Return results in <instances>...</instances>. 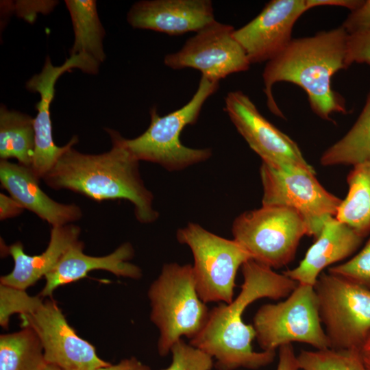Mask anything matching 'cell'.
<instances>
[{"mask_svg":"<svg viewBox=\"0 0 370 370\" xmlns=\"http://www.w3.org/2000/svg\"><path fill=\"white\" fill-rule=\"evenodd\" d=\"M241 268L243 282L238 295L231 303L221 304L210 310L204 328L190 342L214 358L219 370L257 369L273 361L275 351L253 349L255 330L252 325L245 323L243 314L254 301L287 297L298 285L284 273H278L253 259Z\"/></svg>","mask_w":370,"mask_h":370,"instance_id":"obj_1","label":"cell"},{"mask_svg":"<svg viewBox=\"0 0 370 370\" xmlns=\"http://www.w3.org/2000/svg\"><path fill=\"white\" fill-rule=\"evenodd\" d=\"M106 131L112 142L108 151L88 154L72 147L42 180L55 190H72L95 201L128 200L140 223H153L159 214L153 208V194L140 177L139 161L124 146L123 136L117 131L109 128Z\"/></svg>","mask_w":370,"mask_h":370,"instance_id":"obj_2","label":"cell"},{"mask_svg":"<svg viewBox=\"0 0 370 370\" xmlns=\"http://www.w3.org/2000/svg\"><path fill=\"white\" fill-rule=\"evenodd\" d=\"M348 35L341 26L293 39L280 54L267 62L262 73L264 92L273 114L284 117L272 93L273 86L280 82L301 88L312 111L323 119L331 120L332 113L347 112L345 99L332 89L331 78L337 71L348 68Z\"/></svg>","mask_w":370,"mask_h":370,"instance_id":"obj_3","label":"cell"},{"mask_svg":"<svg viewBox=\"0 0 370 370\" xmlns=\"http://www.w3.org/2000/svg\"><path fill=\"white\" fill-rule=\"evenodd\" d=\"M150 319L158 328V352L166 356L186 336L190 340L204 328L210 310L197 291L191 264H164L150 285Z\"/></svg>","mask_w":370,"mask_h":370,"instance_id":"obj_4","label":"cell"},{"mask_svg":"<svg viewBox=\"0 0 370 370\" xmlns=\"http://www.w3.org/2000/svg\"><path fill=\"white\" fill-rule=\"evenodd\" d=\"M219 84L201 76L195 93L180 109L161 116L157 108L152 107L148 128L135 138L123 137L124 146L138 161L156 163L171 171L206 161L212 156L210 149L188 147L180 136L186 125L197 122L204 103L217 90Z\"/></svg>","mask_w":370,"mask_h":370,"instance_id":"obj_5","label":"cell"},{"mask_svg":"<svg viewBox=\"0 0 370 370\" xmlns=\"http://www.w3.org/2000/svg\"><path fill=\"white\" fill-rule=\"evenodd\" d=\"M232 234L251 259L271 269L295 258L300 240L308 235L306 223L293 209L273 206L246 211L232 224Z\"/></svg>","mask_w":370,"mask_h":370,"instance_id":"obj_6","label":"cell"},{"mask_svg":"<svg viewBox=\"0 0 370 370\" xmlns=\"http://www.w3.org/2000/svg\"><path fill=\"white\" fill-rule=\"evenodd\" d=\"M176 236L192 251L193 275L200 299L206 304L231 303L237 271L251 259L249 254L234 239L219 236L195 223L178 229Z\"/></svg>","mask_w":370,"mask_h":370,"instance_id":"obj_7","label":"cell"},{"mask_svg":"<svg viewBox=\"0 0 370 370\" xmlns=\"http://www.w3.org/2000/svg\"><path fill=\"white\" fill-rule=\"evenodd\" d=\"M252 325L263 351H275L293 342L304 343L317 349L330 347L312 286L298 284L284 301L262 305Z\"/></svg>","mask_w":370,"mask_h":370,"instance_id":"obj_8","label":"cell"},{"mask_svg":"<svg viewBox=\"0 0 370 370\" xmlns=\"http://www.w3.org/2000/svg\"><path fill=\"white\" fill-rule=\"evenodd\" d=\"M314 288L330 348L359 351L370 336V289L329 272Z\"/></svg>","mask_w":370,"mask_h":370,"instance_id":"obj_9","label":"cell"},{"mask_svg":"<svg viewBox=\"0 0 370 370\" xmlns=\"http://www.w3.org/2000/svg\"><path fill=\"white\" fill-rule=\"evenodd\" d=\"M260 175L262 206L294 210L304 220L308 236L317 238L325 222L336 216L342 199L324 188L315 173L298 169H277L262 162Z\"/></svg>","mask_w":370,"mask_h":370,"instance_id":"obj_10","label":"cell"},{"mask_svg":"<svg viewBox=\"0 0 370 370\" xmlns=\"http://www.w3.org/2000/svg\"><path fill=\"white\" fill-rule=\"evenodd\" d=\"M233 26L216 20L196 32L175 53L167 54L164 64L175 70L190 68L201 76L218 82L249 69L250 62L235 39Z\"/></svg>","mask_w":370,"mask_h":370,"instance_id":"obj_11","label":"cell"},{"mask_svg":"<svg viewBox=\"0 0 370 370\" xmlns=\"http://www.w3.org/2000/svg\"><path fill=\"white\" fill-rule=\"evenodd\" d=\"M100 64L85 53L70 56L60 66H54L49 56L39 73L34 75L25 84L26 88L40 95L36 103L37 114L34 118L35 148L31 169L36 177L43 179L53 167L62 155L73 147L78 138L73 136L63 147L57 146L53 138L50 106L55 96V86L59 77L65 72L78 69L83 72L96 75Z\"/></svg>","mask_w":370,"mask_h":370,"instance_id":"obj_12","label":"cell"},{"mask_svg":"<svg viewBox=\"0 0 370 370\" xmlns=\"http://www.w3.org/2000/svg\"><path fill=\"white\" fill-rule=\"evenodd\" d=\"M224 110L262 162L277 169H298L315 173L297 144L263 116L244 92H228Z\"/></svg>","mask_w":370,"mask_h":370,"instance_id":"obj_13","label":"cell"},{"mask_svg":"<svg viewBox=\"0 0 370 370\" xmlns=\"http://www.w3.org/2000/svg\"><path fill=\"white\" fill-rule=\"evenodd\" d=\"M20 317L23 327L31 328L38 336L47 364L66 370H97L110 365L98 356L92 344L76 334L53 299Z\"/></svg>","mask_w":370,"mask_h":370,"instance_id":"obj_14","label":"cell"},{"mask_svg":"<svg viewBox=\"0 0 370 370\" xmlns=\"http://www.w3.org/2000/svg\"><path fill=\"white\" fill-rule=\"evenodd\" d=\"M306 0H271L234 36L250 64L269 62L289 45L293 26L306 12Z\"/></svg>","mask_w":370,"mask_h":370,"instance_id":"obj_15","label":"cell"},{"mask_svg":"<svg viewBox=\"0 0 370 370\" xmlns=\"http://www.w3.org/2000/svg\"><path fill=\"white\" fill-rule=\"evenodd\" d=\"M127 21L134 28L179 36L197 32L215 18L210 0H143L132 5Z\"/></svg>","mask_w":370,"mask_h":370,"instance_id":"obj_16","label":"cell"},{"mask_svg":"<svg viewBox=\"0 0 370 370\" xmlns=\"http://www.w3.org/2000/svg\"><path fill=\"white\" fill-rule=\"evenodd\" d=\"M84 243L79 241L62 255L54 268L45 275V285L40 295L51 296L59 286L79 280L93 270L108 271L116 276L140 279V267L129 262L134 254L130 243L120 245L112 253L104 256L84 254Z\"/></svg>","mask_w":370,"mask_h":370,"instance_id":"obj_17","label":"cell"},{"mask_svg":"<svg viewBox=\"0 0 370 370\" xmlns=\"http://www.w3.org/2000/svg\"><path fill=\"white\" fill-rule=\"evenodd\" d=\"M0 181L2 187L24 209L34 212L52 227L70 224L82 216L78 206L60 204L51 199L40 188L39 180L29 167L1 160Z\"/></svg>","mask_w":370,"mask_h":370,"instance_id":"obj_18","label":"cell"},{"mask_svg":"<svg viewBox=\"0 0 370 370\" xmlns=\"http://www.w3.org/2000/svg\"><path fill=\"white\" fill-rule=\"evenodd\" d=\"M363 238L346 223L331 217L299 264L283 273L298 284L314 286L325 268L351 256Z\"/></svg>","mask_w":370,"mask_h":370,"instance_id":"obj_19","label":"cell"},{"mask_svg":"<svg viewBox=\"0 0 370 370\" xmlns=\"http://www.w3.org/2000/svg\"><path fill=\"white\" fill-rule=\"evenodd\" d=\"M80 232V227L73 224L52 227L49 245L39 255L25 254L21 242L4 245L3 251L14 260V268L1 277V284L26 290L54 268L65 251L79 241Z\"/></svg>","mask_w":370,"mask_h":370,"instance_id":"obj_20","label":"cell"},{"mask_svg":"<svg viewBox=\"0 0 370 370\" xmlns=\"http://www.w3.org/2000/svg\"><path fill=\"white\" fill-rule=\"evenodd\" d=\"M74 33L70 56L85 53L99 64L106 58L103 40L106 35L99 19L97 1L94 0H66Z\"/></svg>","mask_w":370,"mask_h":370,"instance_id":"obj_21","label":"cell"},{"mask_svg":"<svg viewBox=\"0 0 370 370\" xmlns=\"http://www.w3.org/2000/svg\"><path fill=\"white\" fill-rule=\"evenodd\" d=\"M34 118L27 114L0 107V158H15L31 168L35 148Z\"/></svg>","mask_w":370,"mask_h":370,"instance_id":"obj_22","label":"cell"},{"mask_svg":"<svg viewBox=\"0 0 370 370\" xmlns=\"http://www.w3.org/2000/svg\"><path fill=\"white\" fill-rule=\"evenodd\" d=\"M347 183V196L335 217L365 237L370 232V161L353 166Z\"/></svg>","mask_w":370,"mask_h":370,"instance_id":"obj_23","label":"cell"},{"mask_svg":"<svg viewBox=\"0 0 370 370\" xmlns=\"http://www.w3.org/2000/svg\"><path fill=\"white\" fill-rule=\"evenodd\" d=\"M370 161V92L349 130L321 155L323 166L352 165Z\"/></svg>","mask_w":370,"mask_h":370,"instance_id":"obj_24","label":"cell"},{"mask_svg":"<svg viewBox=\"0 0 370 370\" xmlns=\"http://www.w3.org/2000/svg\"><path fill=\"white\" fill-rule=\"evenodd\" d=\"M46 364L41 342L31 328L0 336V370H42Z\"/></svg>","mask_w":370,"mask_h":370,"instance_id":"obj_25","label":"cell"},{"mask_svg":"<svg viewBox=\"0 0 370 370\" xmlns=\"http://www.w3.org/2000/svg\"><path fill=\"white\" fill-rule=\"evenodd\" d=\"M297 359L301 370H366L358 350H301Z\"/></svg>","mask_w":370,"mask_h":370,"instance_id":"obj_26","label":"cell"},{"mask_svg":"<svg viewBox=\"0 0 370 370\" xmlns=\"http://www.w3.org/2000/svg\"><path fill=\"white\" fill-rule=\"evenodd\" d=\"M40 295L30 296L25 290L0 284V324L8 327L10 316L31 314L43 303Z\"/></svg>","mask_w":370,"mask_h":370,"instance_id":"obj_27","label":"cell"},{"mask_svg":"<svg viewBox=\"0 0 370 370\" xmlns=\"http://www.w3.org/2000/svg\"><path fill=\"white\" fill-rule=\"evenodd\" d=\"M170 352L171 363L161 370H211L213 367L212 357L182 339L173 345Z\"/></svg>","mask_w":370,"mask_h":370,"instance_id":"obj_28","label":"cell"},{"mask_svg":"<svg viewBox=\"0 0 370 370\" xmlns=\"http://www.w3.org/2000/svg\"><path fill=\"white\" fill-rule=\"evenodd\" d=\"M328 272L370 289V236L360 252L348 261L328 268Z\"/></svg>","mask_w":370,"mask_h":370,"instance_id":"obj_29","label":"cell"},{"mask_svg":"<svg viewBox=\"0 0 370 370\" xmlns=\"http://www.w3.org/2000/svg\"><path fill=\"white\" fill-rule=\"evenodd\" d=\"M346 62L370 65V29L348 35Z\"/></svg>","mask_w":370,"mask_h":370,"instance_id":"obj_30","label":"cell"},{"mask_svg":"<svg viewBox=\"0 0 370 370\" xmlns=\"http://www.w3.org/2000/svg\"><path fill=\"white\" fill-rule=\"evenodd\" d=\"M5 2V1H4ZM56 1H18L16 3H8L5 6L11 10H14L18 16L32 23L36 18L39 12L48 13L57 4Z\"/></svg>","mask_w":370,"mask_h":370,"instance_id":"obj_31","label":"cell"},{"mask_svg":"<svg viewBox=\"0 0 370 370\" xmlns=\"http://www.w3.org/2000/svg\"><path fill=\"white\" fill-rule=\"evenodd\" d=\"M341 26L348 34L370 29V0H363L358 8L351 11Z\"/></svg>","mask_w":370,"mask_h":370,"instance_id":"obj_32","label":"cell"},{"mask_svg":"<svg viewBox=\"0 0 370 370\" xmlns=\"http://www.w3.org/2000/svg\"><path fill=\"white\" fill-rule=\"evenodd\" d=\"M276 370H301L292 344L279 347V360Z\"/></svg>","mask_w":370,"mask_h":370,"instance_id":"obj_33","label":"cell"},{"mask_svg":"<svg viewBox=\"0 0 370 370\" xmlns=\"http://www.w3.org/2000/svg\"><path fill=\"white\" fill-rule=\"evenodd\" d=\"M24 208L12 197L0 193V219L15 217L22 213Z\"/></svg>","mask_w":370,"mask_h":370,"instance_id":"obj_34","label":"cell"},{"mask_svg":"<svg viewBox=\"0 0 370 370\" xmlns=\"http://www.w3.org/2000/svg\"><path fill=\"white\" fill-rule=\"evenodd\" d=\"M363 0H306L308 10L317 6L330 5L346 8L350 11L358 8Z\"/></svg>","mask_w":370,"mask_h":370,"instance_id":"obj_35","label":"cell"},{"mask_svg":"<svg viewBox=\"0 0 370 370\" xmlns=\"http://www.w3.org/2000/svg\"><path fill=\"white\" fill-rule=\"evenodd\" d=\"M97 370H151V368L142 363L134 357L124 359L118 364L101 367Z\"/></svg>","mask_w":370,"mask_h":370,"instance_id":"obj_36","label":"cell"},{"mask_svg":"<svg viewBox=\"0 0 370 370\" xmlns=\"http://www.w3.org/2000/svg\"><path fill=\"white\" fill-rule=\"evenodd\" d=\"M359 354L366 370H370V336L360 349Z\"/></svg>","mask_w":370,"mask_h":370,"instance_id":"obj_37","label":"cell"},{"mask_svg":"<svg viewBox=\"0 0 370 370\" xmlns=\"http://www.w3.org/2000/svg\"><path fill=\"white\" fill-rule=\"evenodd\" d=\"M42 370H66L54 365L46 364Z\"/></svg>","mask_w":370,"mask_h":370,"instance_id":"obj_38","label":"cell"}]
</instances>
